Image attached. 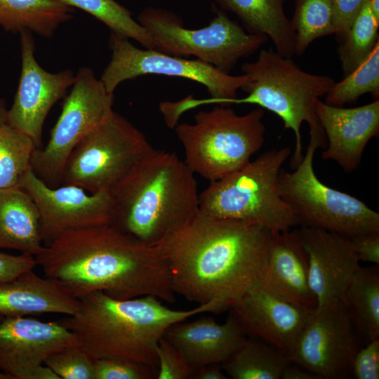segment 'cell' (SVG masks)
<instances>
[{"label":"cell","instance_id":"obj_8","mask_svg":"<svg viewBox=\"0 0 379 379\" xmlns=\"http://www.w3.org/2000/svg\"><path fill=\"white\" fill-rule=\"evenodd\" d=\"M109 46L112 58L100 79L109 93L114 94L120 83L147 74L186 78L206 87L210 98L196 99L190 95L178 101L165 102L164 113L174 123L184 112L201 105H229L230 100L237 98L238 91L251 81L247 74L232 76L197 59L138 48L128 38L112 32Z\"/></svg>","mask_w":379,"mask_h":379},{"label":"cell","instance_id":"obj_12","mask_svg":"<svg viewBox=\"0 0 379 379\" xmlns=\"http://www.w3.org/2000/svg\"><path fill=\"white\" fill-rule=\"evenodd\" d=\"M65 95L61 114L43 149H36L30 167L50 187L62 183L66 162L77 145L112 110L114 95L89 67H81Z\"/></svg>","mask_w":379,"mask_h":379},{"label":"cell","instance_id":"obj_20","mask_svg":"<svg viewBox=\"0 0 379 379\" xmlns=\"http://www.w3.org/2000/svg\"><path fill=\"white\" fill-rule=\"evenodd\" d=\"M256 284L287 302L312 311L317 308L299 230L274 233L266 263Z\"/></svg>","mask_w":379,"mask_h":379},{"label":"cell","instance_id":"obj_15","mask_svg":"<svg viewBox=\"0 0 379 379\" xmlns=\"http://www.w3.org/2000/svg\"><path fill=\"white\" fill-rule=\"evenodd\" d=\"M20 34L21 74L13 103L8 110L7 124L30 137L39 149L46 117L53 105L66 95L75 75L70 69L46 71L35 59L32 32L25 30Z\"/></svg>","mask_w":379,"mask_h":379},{"label":"cell","instance_id":"obj_34","mask_svg":"<svg viewBox=\"0 0 379 379\" xmlns=\"http://www.w3.org/2000/svg\"><path fill=\"white\" fill-rule=\"evenodd\" d=\"M157 368L119 357L94 360V379H153Z\"/></svg>","mask_w":379,"mask_h":379},{"label":"cell","instance_id":"obj_45","mask_svg":"<svg viewBox=\"0 0 379 379\" xmlns=\"http://www.w3.org/2000/svg\"><path fill=\"white\" fill-rule=\"evenodd\" d=\"M4 318V317L0 314V321H1Z\"/></svg>","mask_w":379,"mask_h":379},{"label":"cell","instance_id":"obj_14","mask_svg":"<svg viewBox=\"0 0 379 379\" xmlns=\"http://www.w3.org/2000/svg\"><path fill=\"white\" fill-rule=\"evenodd\" d=\"M18 186L30 196L37 208L46 244L67 230L113 223L109 190L90 193L67 184L52 187L37 177L31 167L22 175Z\"/></svg>","mask_w":379,"mask_h":379},{"label":"cell","instance_id":"obj_23","mask_svg":"<svg viewBox=\"0 0 379 379\" xmlns=\"http://www.w3.org/2000/svg\"><path fill=\"white\" fill-rule=\"evenodd\" d=\"M43 241L39 211L30 196L19 186L0 189V248L35 257Z\"/></svg>","mask_w":379,"mask_h":379},{"label":"cell","instance_id":"obj_39","mask_svg":"<svg viewBox=\"0 0 379 379\" xmlns=\"http://www.w3.org/2000/svg\"><path fill=\"white\" fill-rule=\"evenodd\" d=\"M349 239L359 261L379 264V232L359 234Z\"/></svg>","mask_w":379,"mask_h":379},{"label":"cell","instance_id":"obj_5","mask_svg":"<svg viewBox=\"0 0 379 379\" xmlns=\"http://www.w3.org/2000/svg\"><path fill=\"white\" fill-rule=\"evenodd\" d=\"M241 70L251 78L241 88L247 95L233 99L229 105H257L281 119L284 128L295 134L291 167L295 168L304 156L300 135L302 122L309 125L310 133L326 136L314 104L326 95L335 81L328 76L302 70L292 58H286L273 49H262L257 60L245 62Z\"/></svg>","mask_w":379,"mask_h":379},{"label":"cell","instance_id":"obj_27","mask_svg":"<svg viewBox=\"0 0 379 379\" xmlns=\"http://www.w3.org/2000/svg\"><path fill=\"white\" fill-rule=\"evenodd\" d=\"M290 357L258 338L247 337L225 361L222 370L233 379H280Z\"/></svg>","mask_w":379,"mask_h":379},{"label":"cell","instance_id":"obj_6","mask_svg":"<svg viewBox=\"0 0 379 379\" xmlns=\"http://www.w3.org/2000/svg\"><path fill=\"white\" fill-rule=\"evenodd\" d=\"M289 147L265 152L241 168L215 181L199 194V212L217 218L255 222L273 232L298 225L281 195L279 175Z\"/></svg>","mask_w":379,"mask_h":379},{"label":"cell","instance_id":"obj_13","mask_svg":"<svg viewBox=\"0 0 379 379\" xmlns=\"http://www.w3.org/2000/svg\"><path fill=\"white\" fill-rule=\"evenodd\" d=\"M359 350L347 308L343 300H334L310 314L290 359L319 379H346Z\"/></svg>","mask_w":379,"mask_h":379},{"label":"cell","instance_id":"obj_38","mask_svg":"<svg viewBox=\"0 0 379 379\" xmlns=\"http://www.w3.org/2000/svg\"><path fill=\"white\" fill-rule=\"evenodd\" d=\"M34 256L21 253L14 255L0 253V283L16 278L22 272L35 267Z\"/></svg>","mask_w":379,"mask_h":379},{"label":"cell","instance_id":"obj_16","mask_svg":"<svg viewBox=\"0 0 379 379\" xmlns=\"http://www.w3.org/2000/svg\"><path fill=\"white\" fill-rule=\"evenodd\" d=\"M74 345H81L77 335L58 321L4 317L0 321V370L11 379H32L49 356Z\"/></svg>","mask_w":379,"mask_h":379},{"label":"cell","instance_id":"obj_41","mask_svg":"<svg viewBox=\"0 0 379 379\" xmlns=\"http://www.w3.org/2000/svg\"><path fill=\"white\" fill-rule=\"evenodd\" d=\"M220 364H213L202 366L196 370L194 378L196 379H226Z\"/></svg>","mask_w":379,"mask_h":379},{"label":"cell","instance_id":"obj_32","mask_svg":"<svg viewBox=\"0 0 379 379\" xmlns=\"http://www.w3.org/2000/svg\"><path fill=\"white\" fill-rule=\"evenodd\" d=\"M379 94V42L373 51L357 68L344 79L334 82L326 94L325 103L335 107L356 101L361 95Z\"/></svg>","mask_w":379,"mask_h":379},{"label":"cell","instance_id":"obj_2","mask_svg":"<svg viewBox=\"0 0 379 379\" xmlns=\"http://www.w3.org/2000/svg\"><path fill=\"white\" fill-rule=\"evenodd\" d=\"M46 277L77 298L102 291L119 300L152 295L175 301L158 246H149L112 224L65 231L35 257Z\"/></svg>","mask_w":379,"mask_h":379},{"label":"cell","instance_id":"obj_40","mask_svg":"<svg viewBox=\"0 0 379 379\" xmlns=\"http://www.w3.org/2000/svg\"><path fill=\"white\" fill-rule=\"evenodd\" d=\"M281 379H319L317 375L291 361L284 370Z\"/></svg>","mask_w":379,"mask_h":379},{"label":"cell","instance_id":"obj_4","mask_svg":"<svg viewBox=\"0 0 379 379\" xmlns=\"http://www.w3.org/2000/svg\"><path fill=\"white\" fill-rule=\"evenodd\" d=\"M194 175L175 154L153 148L109 190L112 225L157 246L199 213Z\"/></svg>","mask_w":379,"mask_h":379},{"label":"cell","instance_id":"obj_31","mask_svg":"<svg viewBox=\"0 0 379 379\" xmlns=\"http://www.w3.org/2000/svg\"><path fill=\"white\" fill-rule=\"evenodd\" d=\"M65 4L91 14L112 32L139 42L145 48L153 49V42L147 30L132 18L131 13L114 0H60Z\"/></svg>","mask_w":379,"mask_h":379},{"label":"cell","instance_id":"obj_10","mask_svg":"<svg viewBox=\"0 0 379 379\" xmlns=\"http://www.w3.org/2000/svg\"><path fill=\"white\" fill-rule=\"evenodd\" d=\"M138 22L152 38L153 50L180 58L193 55L227 74L268 40L246 32L221 9L208 26L197 29L185 28L180 17L159 8H145Z\"/></svg>","mask_w":379,"mask_h":379},{"label":"cell","instance_id":"obj_9","mask_svg":"<svg viewBox=\"0 0 379 379\" xmlns=\"http://www.w3.org/2000/svg\"><path fill=\"white\" fill-rule=\"evenodd\" d=\"M326 137L310 133L300 163L293 172L279 175L281 195L298 225L321 229L346 237L379 232V213L360 199L321 182L314 171L318 147H326Z\"/></svg>","mask_w":379,"mask_h":379},{"label":"cell","instance_id":"obj_28","mask_svg":"<svg viewBox=\"0 0 379 379\" xmlns=\"http://www.w3.org/2000/svg\"><path fill=\"white\" fill-rule=\"evenodd\" d=\"M378 27L379 20L371 11L368 1L340 39L338 55L345 76L357 68L373 51L379 42Z\"/></svg>","mask_w":379,"mask_h":379},{"label":"cell","instance_id":"obj_44","mask_svg":"<svg viewBox=\"0 0 379 379\" xmlns=\"http://www.w3.org/2000/svg\"><path fill=\"white\" fill-rule=\"evenodd\" d=\"M0 379H11V377L0 370Z\"/></svg>","mask_w":379,"mask_h":379},{"label":"cell","instance_id":"obj_7","mask_svg":"<svg viewBox=\"0 0 379 379\" xmlns=\"http://www.w3.org/2000/svg\"><path fill=\"white\" fill-rule=\"evenodd\" d=\"M263 117L260 107L243 115L222 105L199 112L194 123L174 128L184 149V162L210 182L241 168L263 145Z\"/></svg>","mask_w":379,"mask_h":379},{"label":"cell","instance_id":"obj_24","mask_svg":"<svg viewBox=\"0 0 379 379\" xmlns=\"http://www.w3.org/2000/svg\"><path fill=\"white\" fill-rule=\"evenodd\" d=\"M214 1L220 9L234 13L248 32L265 35L280 55H295V33L284 12L286 0Z\"/></svg>","mask_w":379,"mask_h":379},{"label":"cell","instance_id":"obj_26","mask_svg":"<svg viewBox=\"0 0 379 379\" xmlns=\"http://www.w3.org/2000/svg\"><path fill=\"white\" fill-rule=\"evenodd\" d=\"M353 326L366 344L379 339L378 267H359L344 296Z\"/></svg>","mask_w":379,"mask_h":379},{"label":"cell","instance_id":"obj_29","mask_svg":"<svg viewBox=\"0 0 379 379\" xmlns=\"http://www.w3.org/2000/svg\"><path fill=\"white\" fill-rule=\"evenodd\" d=\"M333 4V0H295L291 22L295 55H302L314 40L332 34Z\"/></svg>","mask_w":379,"mask_h":379},{"label":"cell","instance_id":"obj_42","mask_svg":"<svg viewBox=\"0 0 379 379\" xmlns=\"http://www.w3.org/2000/svg\"><path fill=\"white\" fill-rule=\"evenodd\" d=\"M8 109L4 101L0 99V126L7 123Z\"/></svg>","mask_w":379,"mask_h":379},{"label":"cell","instance_id":"obj_25","mask_svg":"<svg viewBox=\"0 0 379 379\" xmlns=\"http://www.w3.org/2000/svg\"><path fill=\"white\" fill-rule=\"evenodd\" d=\"M74 11L60 0H0V27L13 33L27 30L49 38L72 18Z\"/></svg>","mask_w":379,"mask_h":379},{"label":"cell","instance_id":"obj_36","mask_svg":"<svg viewBox=\"0 0 379 379\" xmlns=\"http://www.w3.org/2000/svg\"><path fill=\"white\" fill-rule=\"evenodd\" d=\"M352 376L356 379L379 378V339L370 341L358 350L352 364Z\"/></svg>","mask_w":379,"mask_h":379},{"label":"cell","instance_id":"obj_19","mask_svg":"<svg viewBox=\"0 0 379 379\" xmlns=\"http://www.w3.org/2000/svg\"><path fill=\"white\" fill-rule=\"evenodd\" d=\"M314 111L328 140L322 159L335 161L347 173L356 171L368 142L378 135L379 100L345 108L318 99Z\"/></svg>","mask_w":379,"mask_h":379},{"label":"cell","instance_id":"obj_17","mask_svg":"<svg viewBox=\"0 0 379 379\" xmlns=\"http://www.w3.org/2000/svg\"><path fill=\"white\" fill-rule=\"evenodd\" d=\"M230 310L246 335L275 347L289 357L313 312L287 302L257 284Z\"/></svg>","mask_w":379,"mask_h":379},{"label":"cell","instance_id":"obj_1","mask_svg":"<svg viewBox=\"0 0 379 379\" xmlns=\"http://www.w3.org/2000/svg\"><path fill=\"white\" fill-rule=\"evenodd\" d=\"M273 232L260 224L200 212L157 246L172 288L186 300L230 309L262 271Z\"/></svg>","mask_w":379,"mask_h":379},{"label":"cell","instance_id":"obj_22","mask_svg":"<svg viewBox=\"0 0 379 379\" xmlns=\"http://www.w3.org/2000/svg\"><path fill=\"white\" fill-rule=\"evenodd\" d=\"M79 300L60 282L28 270L0 283V314L5 317L47 313L74 314Z\"/></svg>","mask_w":379,"mask_h":379},{"label":"cell","instance_id":"obj_3","mask_svg":"<svg viewBox=\"0 0 379 379\" xmlns=\"http://www.w3.org/2000/svg\"><path fill=\"white\" fill-rule=\"evenodd\" d=\"M79 300L77 311L58 321L77 335L93 361L119 357L157 368V347L171 326L196 314L224 311L216 301L178 310L152 295L119 300L102 291Z\"/></svg>","mask_w":379,"mask_h":379},{"label":"cell","instance_id":"obj_37","mask_svg":"<svg viewBox=\"0 0 379 379\" xmlns=\"http://www.w3.org/2000/svg\"><path fill=\"white\" fill-rule=\"evenodd\" d=\"M368 0H333L332 34L340 40L345 35Z\"/></svg>","mask_w":379,"mask_h":379},{"label":"cell","instance_id":"obj_33","mask_svg":"<svg viewBox=\"0 0 379 379\" xmlns=\"http://www.w3.org/2000/svg\"><path fill=\"white\" fill-rule=\"evenodd\" d=\"M44 364L61 379H94V361L81 345L67 347L51 354Z\"/></svg>","mask_w":379,"mask_h":379},{"label":"cell","instance_id":"obj_43","mask_svg":"<svg viewBox=\"0 0 379 379\" xmlns=\"http://www.w3.org/2000/svg\"><path fill=\"white\" fill-rule=\"evenodd\" d=\"M368 3L371 11L379 20V0H369Z\"/></svg>","mask_w":379,"mask_h":379},{"label":"cell","instance_id":"obj_35","mask_svg":"<svg viewBox=\"0 0 379 379\" xmlns=\"http://www.w3.org/2000/svg\"><path fill=\"white\" fill-rule=\"evenodd\" d=\"M157 379H191L196 370L184 355L169 340L163 336L157 347Z\"/></svg>","mask_w":379,"mask_h":379},{"label":"cell","instance_id":"obj_11","mask_svg":"<svg viewBox=\"0 0 379 379\" xmlns=\"http://www.w3.org/2000/svg\"><path fill=\"white\" fill-rule=\"evenodd\" d=\"M152 149L140 130L112 111L74 149L62 183L90 193L110 190Z\"/></svg>","mask_w":379,"mask_h":379},{"label":"cell","instance_id":"obj_18","mask_svg":"<svg viewBox=\"0 0 379 379\" xmlns=\"http://www.w3.org/2000/svg\"><path fill=\"white\" fill-rule=\"evenodd\" d=\"M301 241L308 261L309 282L317 306L345 293L360 267L348 237L321 229L301 227Z\"/></svg>","mask_w":379,"mask_h":379},{"label":"cell","instance_id":"obj_21","mask_svg":"<svg viewBox=\"0 0 379 379\" xmlns=\"http://www.w3.org/2000/svg\"><path fill=\"white\" fill-rule=\"evenodd\" d=\"M164 336L184 355L195 370L227 360L245 342L247 335L234 315L223 324L211 317L171 326Z\"/></svg>","mask_w":379,"mask_h":379},{"label":"cell","instance_id":"obj_30","mask_svg":"<svg viewBox=\"0 0 379 379\" xmlns=\"http://www.w3.org/2000/svg\"><path fill=\"white\" fill-rule=\"evenodd\" d=\"M36 149L27 135L7 123L0 126V189L18 187Z\"/></svg>","mask_w":379,"mask_h":379}]
</instances>
